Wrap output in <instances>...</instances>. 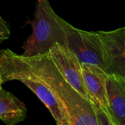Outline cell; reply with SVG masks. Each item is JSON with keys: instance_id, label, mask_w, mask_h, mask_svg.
<instances>
[{"instance_id": "obj_1", "label": "cell", "mask_w": 125, "mask_h": 125, "mask_svg": "<svg viewBox=\"0 0 125 125\" xmlns=\"http://www.w3.org/2000/svg\"><path fill=\"white\" fill-rule=\"evenodd\" d=\"M19 58L53 93L69 125H98L92 102L64 79L48 52L31 57L19 55Z\"/></svg>"}, {"instance_id": "obj_2", "label": "cell", "mask_w": 125, "mask_h": 125, "mask_svg": "<svg viewBox=\"0 0 125 125\" xmlns=\"http://www.w3.org/2000/svg\"><path fill=\"white\" fill-rule=\"evenodd\" d=\"M0 77L3 83L16 80L23 83L49 110L58 125H69L51 89L21 60L19 55L7 48L0 51Z\"/></svg>"}, {"instance_id": "obj_3", "label": "cell", "mask_w": 125, "mask_h": 125, "mask_svg": "<svg viewBox=\"0 0 125 125\" xmlns=\"http://www.w3.org/2000/svg\"><path fill=\"white\" fill-rule=\"evenodd\" d=\"M28 23L32 33L24 42L21 56L31 57L47 53L56 43L64 45V31L48 0H36L34 17Z\"/></svg>"}, {"instance_id": "obj_4", "label": "cell", "mask_w": 125, "mask_h": 125, "mask_svg": "<svg viewBox=\"0 0 125 125\" xmlns=\"http://www.w3.org/2000/svg\"><path fill=\"white\" fill-rule=\"evenodd\" d=\"M64 31V45L78 59L80 62L96 64L105 70L103 50L97 31L77 29L59 17Z\"/></svg>"}, {"instance_id": "obj_5", "label": "cell", "mask_w": 125, "mask_h": 125, "mask_svg": "<svg viewBox=\"0 0 125 125\" xmlns=\"http://www.w3.org/2000/svg\"><path fill=\"white\" fill-rule=\"evenodd\" d=\"M108 74L125 76V26L112 31H97Z\"/></svg>"}, {"instance_id": "obj_6", "label": "cell", "mask_w": 125, "mask_h": 125, "mask_svg": "<svg viewBox=\"0 0 125 125\" xmlns=\"http://www.w3.org/2000/svg\"><path fill=\"white\" fill-rule=\"evenodd\" d=\"M48 54L64 79L83 97L89 100L85 86L81 63L77 56L65 45L56 43Z\"/></svg>"}, {"instance_id": "obj_7", "label": "cell", "mask_w": 125, "mask_h": 125, "mask_svg": "<svg viewBox=\"0 0 125 125\" xmlns=\"http://www.w3.org/2000/svg\"><path fill=\"white\" fill-rule=\"evenodd\" d=\"M81 67L89 100L94 106L111 112L106 85L108 74L103 68L96 64L82 63Z\"/></svg>"}, {"instance_id": "obj_8", "label": "cell", "mask_w": 125, "mask_h": 125, "mask_svg": "<svg viewBox=\"0 0 125 125\" xmlns=\"http://www.w3.org/2000/svg\"><path fill=\"white\" fill-rule=\"evenodd\" d=\"M106 85L111 113L118 125H125V76L110 74Z\"/></svg>"}, {"instance_id": "obj_9", "label": "cell", "mask_w": 125, "mask_h": 125, "mask_svg": "<svg viewBox=\"0 0 125 125\" xmlns=\"http://www.w3.org/2000/svg\"><path fill=\"white\" fill-rule=\"evenodd\" d=\"M27 114L25 104L13 94L0 89V120L7 125L23 122Z\"/></svg>"}, {"instance_id": "obj_10", "label": "cell", "mask_w": 125, "mask_h": 125, "mask_svg": "<svg viewBox=\"0 0 125 125\" xmlns=\"http://www.w3.org/2000/svg\"><path fill=\"white\" fill-rule=\"evenodd\" d=\"M10 36V26L0 15V43L7 40Z\"/></svg>"}, {"instance_id": "obj_11", "label": "cell", "mask_w": 125, "mask_h": 125, "mask_svg": "<svg viewBox=\"0 0 125 125\" xmlns=\"http://www.w3.org/2000/svg\"><path fill=\"white\" fill-rule=\"evenodd\" d=\"M3 84V82H2V80H1V77H0V89L1 88V85Z\"/></svg>"}]
</instances>
